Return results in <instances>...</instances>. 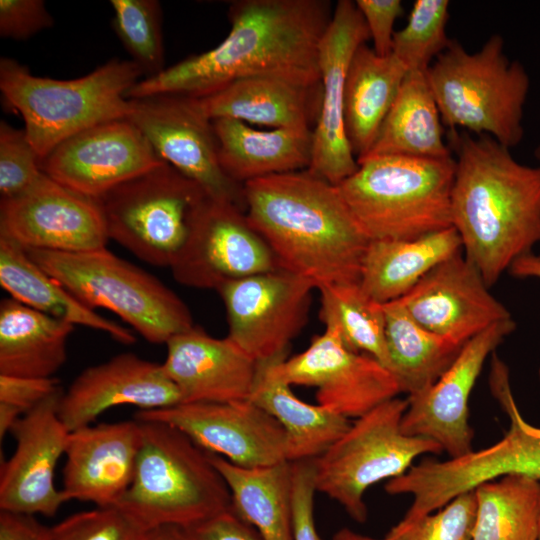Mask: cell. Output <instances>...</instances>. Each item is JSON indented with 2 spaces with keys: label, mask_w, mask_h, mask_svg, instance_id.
I'll use <instances>...</instances> for the list:
<instances>
[{
  "label": "cell",
  "mask_w": 540,
  "mask_h": 540,
  "mask_svg": "<svg viewBox=\"0 0 540 540\" xmlns=\"http://www.w3.org/2000/svg\"><path fill=\"white\" fill-rule=\"evenodd\" d=\"M508 272L517 278H538L540 279V254L533 252L517 259L509 268ZM540 380V368H539Z\"/></svg>",
  "instance_id": "cell-49"
},
{
  "label": "cell",
  "mask_w": 540,
  "mask_h": 540,
  "mask_svg": "<svg viewBox=\"0 0 540 540\" xmlns=\"http://www.w3.org/2000/svg\"><path fill=\"white\" fill-rule=\"evenodd\" d=\"M318 290L319 317L325 328L335 330L350 350L367 354L389 369L383 304L372 299L359 282L324 285Z\"/></svg>",
  "instance_id": "cell-37"
},
{
  "label": "cell",
  "mask_w": 540,
  "mask_h": 540,
  "mask_svg": "<svg viewBox=\"0 0 540 540\" xmlns=\"http://www.w3.org/2000/svg\"><path fill=\"white\" fill-rule=\"evenodd\" d=\"M142 441L132 483L117 508L147 530L190 528L231 508V495L207 451L174 426L138 420Z\"/></svg>",
  "instance_id": "cell-4"
},
{
  "label": "cell",
  "mask_w": 540,
  "mask_h": 540,
  "mask_svg": "<svg viewBox=\"0 0 540 540\" xmlns=\"http://www.w3.org/2000/svg\"><path fill=\"white\" fill-rule=\"evenodd\" d=\"M455 159L381 156L337 185L370 240L413 239L452 227Z\"/></svg>",
  "instance_id": "cell-6"
},
{
  "label": "cell",
  "mask_w": 540,
  "mask_h": 540,
  "mask_svg": "<svg viewBox=\"0 0 540 540\" xmlns=\"http://www.w3.org/2000/svg\"><path fill=\"white\" fill-rule=\"evenodd\" d=\"M354 540H386V539H385V538H383V539H376V538H372V537H369V536H365V535H361V534L355 533V534H354Z\"/></svg>",
  "instance_id": "cell-52"
},
{
  "label": "cell",
  "mask_w": 540,
  "mask_h": 540,
  "mask_svg": "<svg viewBox=\"0 0 540 540\" xmlns=\"http://www.w3.org/2000/svg\"><path fill=\"white\" fill-rule=\"evenodd\" d=\"M26 252L82 304L113 312L152 344H166L194 326L188 306L173 290L106 247Z\"/></svg>",
  "instance_id": "cell-8"
},
{
  "label": "cell",
  "mask_w": 540,
  "mask_h": 540,
  "mask_svg": "<svg viewBox=\"0 0 540 540\" xmlns=\"http://www.w3.org/2000/svg\"><path fill=\"white\" fill-rule=\"evenodd\" d=\"M492 394L509 418V428L495 444L455 459L454 477L460 487L517 474L540 481V427L527 422L514 400L511 384L497 385Z\"/></svg>",
  "instance_id": "cell-34"
},
{
  "label": "cell",
  "mask_w": 540,
  "mask_h": 540,
  "mask_svg": "<svg viewBox=\"0 0 540 540\" xmlns=\"http://www.w3.org/2000/svg\"><path fill=\"white\" fill-rule=\"evenodd\" d=\"M449 6L448 0H417L406 25L395 31L391 53L409 71L427 70L449 45L451 39L446 33Z\"/></svg>",
  "instance_id": "cell-39"
},
{
  "label": "cell",
  "mask_w": 540,
  "mask_h": 540,
  "mask_svg": "<svg viewBox=\"0 0 540 540\" xmlns=\"http://www.w3.org/2000/svg\"><path fill=\"white\" fill-rule=\"evenodd\" d=\"M0 284L11 298L39 312L71 324L109 334L124 345L134 334L82 304L58 280L43 270L15 242L0 236Z\"/></svg>",
  "instance_id": "cell-31"
},
{
  "label": "cell",
  "mask_w": 540,
  "mask_h": 540,
  "mask_svg": "<svg viewBox=\"0 0 540 540\" xmlns=\"http://www.w3.org/2000/svg\"><path fill=\"white\" fill-rule=\"evenodd\" d=\"M274 371L289 385L316 388L319 405L348 419H357L402 393L389 369L367 354L350 350L331 328L313 337L303 352L276 359Z\"/></svg>",
  "instance_id": "cell-14"
},
{
  "label": "cell",
  "mask_w": 540,
  "mask_h": 540,
  "mask_svg": "<svg viewBox=\"0 0 540 540\" xmlns=\"http://www.w3.org/2000/svg\"><path fill=\"white\" fill-rule=\"evenodd\" d=\"M210 119L230 118L277 128L314 129L321 107V82L308 85L277 76L238 79L222 89L196 98Z\"/></svg>",
  "instance_id": "cell-25"
},
{
  "label": "cell",
  "mask_w": 540,
  "mask_h": 540,
  "mask_svg": "<svg viewBox=\"0 0 540 540\" xmlns=\"http://www.w3.org/2000/svg\"><path fill=\"white\" fill-rule=\"evenodd\" d=\"M54 19L43 0H0V36L26 40L49 29Z\"/></svg>",
  "instance_id": "cell-44"
},
{
  "label": "cell",
  "mask_w": 540,
  "mask_h": 540,
  "mask_svg": "<svg viewBox=\"0 0 540 540\" xmlns=\"http://www.w3.org/2000/svg\"><path fill=\"white\" fill-rule=\"evenodd\" d=\"M408 404V398L395 397L378 405L314 459L316 491L340 504L355 522L367 520L364 494L370 486L403 475L423 454L443 451L431 439L402 432Z\"/></svg>",
  "instance_id": "cell-9"
},
{
  "label": "cell",
  "mask_w": 540,
  "mask_h": 540,
  "mask_svg": "<svg viewBox=\"0 0 540 540\" xmlns=\"http://www.w3.org/2000/svg\"><path fill=\"white\" fill-rule=\"evenodd\" d=\"M112 29L145 77L165 67L161 4L157 0H111Z\"/></svg>",
  "instance_id": "cell-38"
},
{
  "label": "cell",
  "mask_w": 540,
  "mask_h": 540,
  "mask_svg": "<svg viewBox=\"0 0 540 540\" xmlns=\"http://www.w3.org/2000/svg\"><path fill=\"white\" fill-rule=\"evenodd\" d=\"M333 10L326 0L233 1L223 41L141 79L126 97L202 98L238 79L262 75L319 84V45Z\"/></svg>",
  "instance_id": "cell-1"
},
{
  "label": "cell",
  "mask_w": 540,
  "mask_h": 540,
  "mask_svg": "<svg viewBox=\"0 0 540 540\" xmlns=\"http://www.w3.org/2000/svg\"><path fill=\"white\" fill-rule=\"evenodd\" d=\"M409 72L392 53L380 56L366 43L355 51L345 83L344 120L357 161L372 147Z\"/></svg>",
  "instance_id": "cell-28"
},
{
  "label": "cell",
  "mask_w": 540,
  "mask_h": 540,
  "mask_svg": "<svg viewBox=\"0 0 540 540\" xmlns=\"http://www.w3.org/2000/svg\"><path fill=\"white\" fill-rule=\"evenodd\" d=\"M489 288L461 252L435 266L397 301L422 327L462 347L490 326L513 319Z\"/></svg>",
  "instance_id": "cell-21"
},
{
  "label": "cell",
  "mask_w": 540,
  "mask_h": 540,
  "mask_svg": "<svg viewBox=\"0 0 540 540\" xmlns=\"http://www.w3.org/2000/svg\"><path fill=\"white\" fill-rule=\"evenodd\" d=\"M390 371L402 393L414 396L431 387L462 347L417 323L396 300L383 304Z\"/></svg>",
  "instance_id": "cell-35"
},
{
  "label": "cell",
  "mask_w": 540,
  "mask_h": 540,
  "mask_svg": "<svg viewBox=\"0 0 540 540\" xmlns=\"http://www.w3.org/2000/svg\"><path fill=\"white\" fill-rule=\"evenodd\" d=\"M149 533L117 507H96L51 526L48 540H148Z\"/></svg>",
  "instance_id": "cell-41"
},
{
  "label": "cell",
  "mask_w": 540,
  "mask_h": 540,
  "mask_svg": "<svg viewBox=\"0 0 540 540\" xmlns=\"http://www.w3.org/2000/svg\"><path fill=\"white\" fill-rule=\"evenodd\" d=\"M427 77L450 130L488 135L509 149L522 141L530 78L519 61L506 55L501 35H491L475 52L451 39Z\"/></svg>",
  "instance_id": "cell-7"
},
{
  "label": "cell",
  "mask_w": 540,
  "mask_h": 540,
  "mask_svg": "<svg viewBox=\"0 0 540 540\" xmlns=\"http://www.w3.org/2000/svg\"><path fill=\"white\" fill-rule=\"evenodd\" d=\"M369 39L355 1L339 0L319 45L322 99L313 129L312 159L308 168L335 186L358 168L345 130V83L355 51Z\"/></svg>",
  "instance_id": "cell-18"
},
{
  "label": "cell",
  "mask_w": 540,
  "mask_h": 540,
  "mask_svg": "<svg viewBox=\"0 0 540 540\" xmlns=\"http://www.w3.org/2000/svg\"><path fill=\"white\" fill-rule=\"evenodd\" d=\"M74 325L5 298L0 303V374L51 378L67 360Z\"/></svg>",
  "instance_id": "cell-29"
},
{
  "label": "cell",
  "mask_w": 540,
  "mask_h": 540,
  "mask_svg": "<svg viewBox=\"0 0 540 540\" xmlns=\"http://www.w3.org/2000/svg\"><path fill=\"white\" fill-rule=\"evenodd\" d=\"M461 252L462 242L453 227L413 239L370 240L359 283L381 304L396 301L435 266Z\"/></svg>",
  "instance_id": "cell-27"
},
{
  "label": "cell",
  "mask_w": 540,
  "mask_h": 540,
  "mask_svg": "<svg viewBox=\"0 0 540 540\" xmlns=\"http://www.w3.org/2000/svg\"><path fill=\"white\" fill-rule=\"evenodd\" d=\"M143 76L136 63L119 58L70 80L36 76L15 59H0L3 100L22 116L40 161L83 130L128 118L131 103L126 95Z\"/></svg>",
  "instance_id": "cell-5"
},
{
  "label": "cell",
  "mask_w": 540,
  "mask_h": 540,
  "mask_svg": "<svg viewBox=\"0 0 540 540\" xmlns=\"http://www.w3.org/2000/svg\"><path fill=\"white\" fill-rule=\"evenodd\" d=\"M141 441L137 419L69 432L61 489L65 499L116 507L132 483Z\"/></svg>",
  "instance_id": "cell-23"
},
{
  "label": "cell",
  "mask_w": 540,
  "mask_h": 540,
  "mask_svg": "<svg viewBox=\"0 0 540 540\" xmlns=\"http://www.w3.org/2000/svg\"><path fill=\"white\" fill-rule=\"evenodd\" d=\"M354 534L348 528H342L334 534L332 540H354Z\"/></svg>",
  "instance_id": "cell-51"
},
{
  "label": "cell",
  "mask_w": 540,
  "mask_h": 540,
  "mask_svg": "<svg viewBox=\"0 0 540 540\" xmlns=\"http://www.w3.org/2000/svg\"><path fill=\"white\" fill-rule=\"evenodd\" d=\"M534 154H535V158H536V159L539 161V163H540V145L535 149Z\"/></svg>",
  "instance_id": "cell-54"
},
{
  "label": "cell",
  "mask_w": 540,
  "mask_h": 540,
  "mask_svg": "<svg viewBox=\"0 0 540 540\" xmlns=\"http://www.w3.org/2000/svg\"><path fill=\"white\" fill-rule=\"evenodd\" d=\"M281 357L258 363L249 400L274 417L284 429L288 461L315 459L341 437L351 423L319 404L298 398L291 385L274 371V362Z\"/></svg>",
  "instance_id": "cell-30"
},
{
  "label": "cell",
  "mask_w": 540,
  "mask_h": 540,
  "mask_svg": "<svg viewBox=\"0 0 540 540\" xmlns=\"http://www.w3.org/2000/svg\"><path fill=\"white\" fill-rule=\"evenodd\" d=\"M315 285L277 268L223 284L228 335L257 363L288 356L291 341L308 321Z\"/></svg>",
  "instance_id": "cell-11"
},
{
  "label": "cell",
  "mask_w": 540,
  "mask_h": 540,
  "mask_svg": "<svg viewBox=\"0 0 540 540\" xmlns=\"http://www.w3.org/2000/svg\"><path fill=\"white\" fill-rule=\"evenodd\" d=\"M181 402V394L162 364L121 353L84 369L62 393L58 416L71 432L92 424L116 406L155 410Z\"/></svg>",
  "instance_id": "cell-22"
},
{
  "label": "cell",
  "mask_w": 540,
  "mask_h": 540,
  "mask_svg": "<svg viewBox=\"0 0 540 540\" xmlns=\"http://www.w3.org/2000/svg\"><path fill=\"white\" fill-rule=\"evenodd\" d=\"M452 227L489 287L540 243V165L518 162L488 135L450 130Z\"/></svg>",
  "instance_id": "cell-2"
},
{
  "label": "cell",
  "mask_w": 540,
  "mask_h": 540,
  "mask_svg": "<svg viewBox=\"0 0 540 540\" xmlns=\"http://www.w3.org/2000/svg\"><path fill=\"white\" fill-rule=\"evenodd\" d=\"M49 529L34 515L0 510V540H48Z\"/></svg>",
  "instance_id": "cell-48"
},
{
  "label": "cell",
  "mask_w": 540,
  "mask_h": 540,
  "mask_svg": "<svg viewBox=\"0 0 540 540\" xmlns=\"http://www.w3.org/2000/svg\"><path fill=\"white\" fill-rule=\"evenodd\" d=\"M0 236L25 250L57 252L97 250L109 240L98 199L44 173L24 192L0 200Z\"/></svg>",
  "instance_id": "cell-15"
},
{
  "label": "cell",
  "mask_w": 540,
  "mask_h": 540,
  "mask_svg": "<svg viewBox=\"0 0 540 540\" xmlns=\"http://www.w3.org/2000/svg\"><path fill=\"white\" fill-rule=\"evenodd\" d=\"M292 463L293 540H323L314 520V459Z\"/></svg>",
  "instance_id": "cell-43"
},
{
  "label": "cell",
  "mask_w": 540,
  "mask_h": 540,
  "mask_svg": "<svg viewBox=\"0 0 540 540\" xmlns=\"http://www.w3.org/2000/svg\"><path fill=\"white\" fill-rule=\"evenodd\" d=\"M516 328L513 319L494 324L479 333L459 351L443 375L427 390L408 396L401 430L409 436L431 439L450 458L473 451L468 401L490 354Z\"/></svg>",
  "instance_id": "cell-19"
},
{
  "label": "cell",
  "mask_w": 540,
  "mask_h": 540,
  "mask_svg": "<svg viewBox=\"0 0 540 540\" xmlns=\"http://www.w3.org/2000/svg\"><path fill=\"white\" fill-rule=\"evenodd\" d=\"M207 196L198 183L164 162L98 201L109 240L146 263L170 268L185 244L196 208Z\"/></svg>",
  "instance_id": "cell-10"
},
{
  "label": "cell",
  "mask_w": 540,
  "mask_h": 540,
  "mask_svg": "<svg viewBox=\"0 0 540 540\" xmlns=\"http://www.w3.org/2000/svg\"><path fill=\"white\" fill-rule=\"evenodd\" d=\"M475 490L456 496L436 513L413 522L400 521L386 540H472L476 518Z\"/></svg>",
  "instance_id": "cell-40"
},
{
  "label": "cell",
  "mask_w": 540,
  "mask_h": 540,
  "mask_svg": "<svg viewBox=\"0 0 540 540\" xmlns=\"http://www.w3.org/2000/svg\"><path fill=\"white\" fill-rule=\"evenodd\" d=\"M62 393L58 389L11 428L16 448L1 464L0 510L51 517L67 502L55 484V469L69 436L58 416Z\"/></svg>",
  "instance_id": "cell-20"
},
{
  "label": "cell",
  "mask_w": 540,
  "mask_h": 540,
  "mask_svg": "<svg viewBox=\"0 0 540 540\" xmlns=\"http://www.w3.org/2000/svg\"><path fill=\"white\" fill-rule=\"evenodd\" d=\"M212 122L219 163L226 175L237 183L244 185L255 179L305 170L310 166L312 129L259 130L230 118Z\"/></svg>",
  "instance_id": "cell-26"
},
{
  "label": "cell",
  "mask_w": 540,
  "mask_h": 540,
  "mask_svg": "<svg viewBox=\"0 0 540 540\" xmlns=\"http://www.w3.org/2000/svg\"><path fill=\"white\" fill-rule=\"evenodd\" d=\"M59 388L56 378H31L0 374V404L21 416Z\"/></svg>",
  "instance_id": "cell-46"
},
{
  "label": "cell",
  "mask_w": 540,
  "mask_h": 540,
  "mask_svg": "<svg viewBox=\"0 0 540 540\" xmlns=\"http://www.w3.org/2000/svg\"><path fill=\"white\" fill-rule=\"evenodd\" d=\"M43 172L40 159L24 129L0 122V195L16 196L32 186Z\"/></svg>",
  "instance_id": "cell-42"
},
{
  "label": "cell",
  "mask_w": 540,
  "mask_h": 540,
  "mask_svg": "<svg viewBox=\"0 0 540 540\" xmlns=\"http://www.w3.org/2000/svg\"><path fill=\"white\" fill-rule=\"evenodd\" d=\"M164 162L137 126L124 118L66 139L40 161V168L64 187L98 199Z\"/></svg>",
  "instance_id": "cell-17"
},
{
  "label": "cell",
  "mask_w": 540,
  "mask_h": 540,
  "mask_svg": "<svg viewBox=\"0 0 540 540\" xmlns=\"http://www.w3.org/2000/svg\"><path fill=\"white\" fill-rule=\"evenodd\" d=\"M148 540H189L184 528L161 526L150 530Z\"/></svg>",
  "instance_id": "cell-50"
},
{
  "label": "cell",
  "mask_w": 540,
  "mask_h": 540,
  "mask_svg": "<svg viewBox=\"0 0 540 540\" xmlns=\"http://www.w3.org/2000/svg\"><path fill=\"white\" fill-rule=\"evenodd\" d=\"M231 495V509L263 540H293L292 463L245 468L207 452Z\"/></svg>",
  "instance_id": "cell-33"
},
{
  "label": "cell",
  "mask_w": 540,
  "mask_h": 540,
  "mask_svg": "<svg viewBox=\"0 0 540 540\" xmlns=\"http://www.w3.org/2000/svg\"><path fill=\"white\" fill-rule=\"evenodd\" d=\"M381 156L451 157L427 70L410 71L368 153L357 162Z\"/></svg>",
  "instance_id": "cell-32"
},
{
  "label": "cell",
  "mask_w": 540,
  "mask_h": 540,
  "mask_svg": "<svg viewBox=\"0 0 540 540\" xmlns=\"http://www.w3.org/2000/svg\"><path fill=\"white\" fill-rule=\"evenodd\" d=\"M472 540H536L540 481L510 474L478 485Z\"/></svg>",
  "instance_id": "cell-36"
},
{
  "label": "cell",
  "mask_w": 540,
  "mask_h": 540,
  "mask_svg": "<svg viewBox=\"0 0 540 540\" xmlns=\"http://www.w3.org/2000/svg\"><path fill=\"white\" fill-rule=\"evenodd\" d=\"M370 39L373 50L380 56H388L392 52L394 24L402 14L403 6L400 0H356Z\"/></svg>",
  "instance_id": "cell-45"
},
{
  "label": "cell",
  "mask_w": 540,
  "mask_h": 540,
  "mask_svg": "<svg viewBox=\"0 0 540 540\" xmlns=\"http://www.w3.org/2000/svg\"><path fill=\"white\" fill-rule=\"evenodd\" d=\"M133 122L158 156L198 183L207 195L245 211L244 185L223 171L213 122L196 98L162 94L130 99Z\"/></svg>",
  "instance_id": "cell-12"
},
{
  "label": "cell",
  "mask_w": 540,
  "mask_h": 540,
  "mask_svg": "<svg viewBox=\"0 0 540 540\" xmlns=\"http://www.w3.org/2000/svg\"><path fill=\"white\" fill-rule=\"evenodd\" d=\"M245 213L278 267L324 285L359 282L369 239L337 186L308 169L244 184Z\"/></svg>",
  "instance_id": "cell-3"
},
{
  "label": "cell",
  "mask_w": 540,
  "mask_h": 540,
  "mask_svg": "<svg viewBox=\"0 0 540 540\" xmlns=\"http://www.w3.org/2000/svg\"><path fill=\"white\" fill-rule=\"evenodd\" d=\"M279 268L266 242L238 205L207 196L170 269L186 286L217 290L223 284Z\"/></svg>",
  "instance_id": "cell-13"
},
{
  "label": "cell",
  "mask_w": 540,
  "mask_h": 540,
  "mask_svg": "<svg viewBox=\"0 0 540 540\" xmlns=\"http://www.w3.org/2000/svg\"><path fill=\"white\" fill-rule=\"evenodd\" d=\"M137 420L174 426L203 450L245 468L287 460V438L278 421L250 400L179 403L136 412Z\"/></svg>",
  "instance_id": "cell-16"
},
{
  "label": "cell",
  "mask_w": 540,
  "mask_h": 540,
  "mask_svg": "<svg viewBox=\"0 0 540 540\" xmlns=\"http://www.w3.org/2000/svg\"><path fill=\"white\" fill-rule=\"evenodd\" d=\"M536 540H540V502H539L538 530H537V538H536Z\"/></svg>",
  "instance_id": "cell-53"
},
{
  "label": "cell",
  "mask_w": 540,
  "mask_h": 540,
  "mask_svg": "<svg viewBox=\"0 0 540 540\" xmlns=\"http://www.w3.org/2000/svg\"><path fill=\"white\" fill-rule=\"evenodd\" d=\"M166 345L162 366L181 403L249 400L258 363L227 336L215 338L194 325Z\"/></svg>",
  "instance_id": "cell-24"
},
{
  "label": "cell",
  "mask_w": 540,
  "mask_h": 540,
  "mask_svg": "<svg viewBox=\"0 0 540 540\" xmlns=\"http://www.w3.org/2000/svg\"><path fill=\"white\" fill-rule=\"evenodd\" d=\"M185 531L189 540H263L257 530L231 508Z\"/></svg>",
  "instance_id": "cell-47"
}]
</instances>
